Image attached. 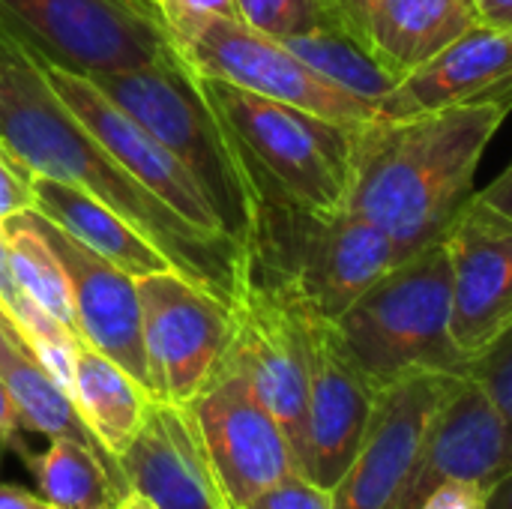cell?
Instances as JSON below:
<instances>
[{"label": "cell", "instance_id": "5bb4252c", "mask_svg": "<svg viewBox=\"0 0 512 509\" xmlns=\"http://www.w3.org/2000/svg\"><path fill=\"white\" fill-rule=\"evenodd\" d=\"M378 390L348 354L333 321L309 318V417L303 474L333 489L354 462Z\"/></svg>", "mask_w": 512, "mask_h": 509}, {"label": "cell", "instance_id": "ffe728a7", "mask_svg": "<svg viewBox=\"0 0 512 509\" xmlns=\"http://www.w3.org/2000/svg\"><path fill=\"white\" fill-rule=\"evenodd\" d=\"M483 24L474 0H381L369 18V48L399 81Z\"/></svg>", "mask_w": 512, "mask_h": 509}, {"label": "cell", "instance_id": "74e56055", "mask_svg": "<svg viewBox=\"0 0 512 509\" xmlns=\"http://www.w3.org/2000/svg\"><path fill=\"white\" fill-rule=\"evenodd\" d=\"M486 509H512V471L510 474H504V477L492 486L489 507Z\"/></svg>", "mask_w": 512, "mask_h": 509}, {"label": "cell", "instance_id": "7c38bea8", "mask_svg": "<svg viewBox=\"0 0 512 509\" xmlns=\"http://www.w3.org/2000/svg\"><path fill=\"white\" fill-rule=\"evenodd\" d=\"M36 60L51 90L141 186H147L159 201H165L177 216H183L198 231L225 237L198 180L159 138H153L138 120H132L117 102H111L90 75L57 63L39 42Z\"/></svg>", "mask_w": 512, "mask_h": 509}, {"label": "cell", "instance_id": "603a6c76", "mask_svg": "<svg viewBox=\"0 0 512 509\" xmlns=\"http://www.w3.org/2000/svg\"><path fill=\"white\" fill-rule=\"evenodd\" d=\"M285 48H291L306 66H312L318 75L333 81L336 87L354 93L357 99L369 105H381L399 84L396 75L384 69V63L375 57L366 39H360L345 24H321L306 33L279 39Z\"/></svg>", "mask_w": 512, "mask_h": 509}, {"label": "cell", "instance_id": "ba28073f", "mask_svg": "<svg viewBox=\"0 0 512 509\" xmlns=\"http://www.w3.org/2000/svg\"><path fill=\"white\" fill-rule=\"evenodd\" d=\"M177 51L195 72L207 78L228 81L249 93L303 108L327 120L369 123L378 117L375 105L336 87L279 39L264 36L237 18H204L177 45Z\"/></svg>", "mask_w": 512, "mask_h": 509}, {"label": "cell", "instance_id": "277c9868", "mask_svg": "<svg viewBox=\"0 0 512 509\" xmlns=\"http://www.w3.org/2000/svg\"><path fill=\"white\" fill-rule=\"evenodd\" d=\"M453 267L444 240L396 261L336 321V330L375 390L414 375H468L453 333Z\"/></svg>", "mask_w": 512, "mask_h": 509}, {"label": "cell", "instance_id": "7402d4cb", "mask_svg": "<svg viewBox=\"0 0 512 509\" xmlns=\"http://www.w3.org/2000/svg\"><path fill=\"white\" fill-rule=\"evenodd\" d=\"M18 456L27 465L39 495L54 509H120L129 495L117 462L93 444L51 438L45 450H18Z\"/></svg>", "mask_w": 512, "mask_h": 509}, {"label": "cell", "instance_id": "2e32d148", "mask_svg": "<svg viewBox=\"0 0 512 509\" xmlns=\"http://www.w3.org/2000/svg\"><path fill=\"white\" fill-rule=\"evenodd\" d=\"M117 468L129 492H138L153 509H234L189 405L153 399Z\"/></svg>", "mask_w": 512, "mask_h": 509}, {"label": "cell", "instance_id": "52a82bcc", "mask_svg": "<svg viewBox=\"0 0 512 509\" xmlns=\"http://www.w3.org/2000/svg\"><path fill=\"white\" fill-rule=\"evenodd\" d=\"M63 66L84 75L183 57L153 0H0Z\"/></svg>", "mask_w": 512, "mask_h": 509}, {"label": "cell", "instance_id": "f546056e", "mask_svg": "<svg viewBox=\"0 0 512 509\" xmlns=\"http://www.w3.org/2000/svg\"><path fill=\"white\" fill-rule=\"evenodd\" d=\"M0 303L6 306L12 324L18 327L21 339L39 327L48 315L39 303H33L18 285H15V276H12V264H9V249H6V240H3V231H0ZM27 345V342H24Z\"/></svg>", "mask_w": 512, "mask_h": 509}, {"label": "cell", "instance_id": "d590c367", "mask_svg": "<svg viewBox=\"0 0 512 509\" xmlns=\"http://www.w3.org/2000/svg\"><path fill=\"white\" fill-rule=\"evenodd\" d=\"M480 21L489 27L512 30V0H474Z\"/></svg>", "mask_w": 512, "mask_h": 509}, {"label": "cell", "instance_id": "6da1fadb", "mask_svg": "<svg viewBox=\"0 0 512 509\" xmlns=\"http://www.w3.org/2000/svg\"><path fill=\"white\" fill-rule=\"evenodd\" d=\"M507 114L501 105H462L363 123L345 210L375 225L399 261L444 240L477 195L480 159Z\"/></svg>", "mask_w": 512, "mask_h": 509}, {"label": "cell", "instance_id": "8992f818", "mask_svg": "<svg viewBox=\"0 0 512 509\" xmlns=\"http://www.w3.org/2000/svg\"><path fill=\"white\" fill-rule=\"evenodd\" d=\"M135 288L153 396L189 405L234 342V309L177 270L141 276Z\"/></svg>", "mask_w": 512, "mask_h": 509}, {"label": "cell", "instance_id": "d6986e66", "mask_svg": "<svg viewBox=\"0 0 512 509\" xmlns=\"http://www.w3.org/2000/svg\"><path fill=\"white\" fill-rule=\"evenodd\" d=\"M30 198L33 213L51 219L69 237H75L132 279L174 270L168 255L156 249L138 228H132L123 216H117L111 207L81 189L48 177H30Z\"/></svg>", "mask_w": 512, "mask_h": 509}, {"label": "cell", "instance_id": "e0dca14e", "mask_svg": "<svg viewBox=\"0 0 512 509\" xmlns=\"http://www.w3.org/2000/svg\"><path fill=\"white\" fill-rule=\"evenodd\" d=\"M33 213V210H30ZM42 237L57 252L63 273L69 279L72 306H75V333L84 345L111 357L123 366L141 387L153 393L144 330H141V300L135 279L120 267L108 264L102 255L69 237L51 219L33 213Z\"/></svg>", "mask_w": 512, "mask_h": 509}, {"label": "cell", "instance_id": "83f0119b", "mask_svg": "<svg viewBox=\"0 0 512 509\" xmlns=\"http://www.w3.org/2000/svg\"><path fill=\"white\" fill-rule=\"evenodd\" d=\"M243 509H333V489H324L312 477L294 471Z\"/></svg>", "mask_w": 512, "mask_h": 509}, {"label": "cell", "instance_id": "f35d334b", "mask_svg": "<svg viewBox=\"0 0 512 509\" xmlns=\"http://www.w3.org/2000/svg\"><path fill=\"white\" fill-rule=\"evenodd\" d=\"M0 327H3V333H6L18 348H24V351H27V345H24V339H21L18 327L12 324V318H9V312H6V306H3V303H0ZM27 354H30V351H27Z\"/></svg>", "mask_w": 512, "mask_h": 509}, {"label": "cell", "instance_id": "cb8c5ba5", "mask_svg": "<svg viewBox=\"0 0 512 509\" xmlns=\"http://www.w3.org/2000/svg\"><path fill=\"white\" fill-rule=\"evenodd\" d=\"M0 381L6 384V390L15 402L21 429L42 435L48 441L51 438H75V441L99 447L96 438L90 435V429L84 426L72 396L33 360V354H27L21 348H9L0 357Z\"/></svg>", "mask_w": 512, "mask_h": 509}, {"label": "cell", "instance_id": "5b68a950", "mask_svg": "<svg viewBox=\"0 0 512 509\" xmlns=\"http://www.w3.org/2000/svg\"><path fill=\"white\" fill-rule=\"evenodd\" d=\"M198 84L234 132L258 198L336 213L348 204L351 156L363 123H339L198 72Z\"/></svg>", "mask_w": 512, "mask_h": 509}, {"label": "cell", "instance_id": "e575fe53", "mask_svg": "<svg viewBox=\"0 0 512 509\" xmlns=\"http://www.w3.org/2000/svg\"><path fill=\"white\" fill-rule=\"evenodd\" d=\"M0 509H54L42 495L27 492L15 483H0Z\"/></svg>", "mask_w": 512, "mask_h": 509}, {"label": "cell", "instance_id": "d4e9b609", "mask_svg": "<svg viewBox=\"0 0 512 509\" xmlns=\"http://www.w3.org/2000/svg\"><path fill=\"white\" fill-rule=\"evenodd\" d=\"M0 231H3L6 249H9V264H12L15 285L33 303H39L48 315H54L63 327H69L75 333V306H72L69 279L63 273V264H60L57 252L42 237L33 213L24 210V213H15V216L3 219Z\"/></svg>", "mask_w": 512, "mask_h": 509}, {"label": "cell", "instance_id": "f1b7e54d", "mask_svg": "<svg viewBox=\"0 0 512 509\" xmlns=\"http://www.w3.org/2000/svg\"><path fill=\"white\" fill-rule=\"evenodd\" d=\"M159 9L174 45H180L204 18L219 15V18H237V3L234 0H153Z\"/></svg>", "mask_w": 512, "mask_h": 509}, {"label": "cell", "instance_id": "d6a6232c", "mask_svg": "<svg viewBox=\"0 0 512 509\" xmlns=\"http://www.w3.org/2000/svg\"><path fill=\"white\" fill-rule=\"evenodd\" d=\"M381 6V0H336V9L345 21V27H351L360 39H366L369 30V18L372 12ZM369 42V39H366Z\"/></svg>", "mask_w": 512, "mask_h": 509}, {"label": "cell", "instance_id": "8d00e7d4", "mask_svg": "<svg viewBox=\"0 0 512 509\" xmlns=\"http://www.w3.org/2000/svg\"><path fill=\"white\" fill-rule=\"evenodd\" d=\"M0 432L15 441V435L21 432V423H18V411H15V402L6 390V384L0 381Z\"/></svg>", "mask_w": 512, "mask_h": 509}, {"label": "cell", "instance_id": "9a60e30c", "mask_svg": "<svg viewBox=\"0 0 512 509\" xmlns=\"http://www.w3.org/2000/svg\"><path fill=\"white\" fill-rule=\"evenodd\" d=\"M507 459V423L489 390L468 372L441 402L396 509L420 504L450 480L495 486Z\"/></svg>", "mask_w": 512, "mask_h": 509}, {"label": "cell", "instance_id": "ac0fdd59", "mask_svg": "<svg viewBox=\"0 0 512 509\" xmlns=\"http://www.w3.org/2000/svg\"><path fill=\"white\" fill-rule=\"evenodd\" d=\"M462 105L512 111V30L477 24L396 84L378 117H411Z\"/></svg>", "mask_w": 512, "mask_h": 509}, {"label": "cell", "instance_id": "8fae6325", "mask_svg": "<svg viewBox=\"0 0 512 509\" xmlns=\"http://www.w3.org/2000/svg\"><path fill=\"white\" fill-rule=\"evenodd\" d=\"M459 375L414 372L378 390L363 444L333 486V509H396L423 438Z\"/></svg>", "mask_w": 512, "mask_h": 509}, {"label": "cell", "instance_id": "44dd1931", "mask_svg": "<svg viewBox=\"0 0 512 509\" xmlns=\"http://www.w3.org/2000/svg\"><path fill=\"white\" fill-rule=\"evenodd\" d=\"M153 399L156 396L141 387L123 366H117L96 348L78 342L72 402L96 444L114 462L141 432Z\"/></svg>", "mask_w": 512, "mask_h": 509}, {"label": "cell", "instance_id": "1f68e13d", "mask_svg": "<svg viewBox=\"0 0 512 509\" xmlns=\"http://www.w3.org/2000/svg\"><path fill=\"white\" fill-rule=\"evenodd\" d=\"M492 486L471 483V480H450L438 486L420 509H486L489 507Z\"/></svg>", "mask_w": 512, "mask_h": 509}, {"label": "cell", "instance_id": "836d02e7", "mask_svg": "<svg viewBox=\"0 0 512 509\" xmlns=\"http://www.w3.org/2000/svg\"><path fill=\"white\" fill-rule=\"evenodd\" d=\"M477 198H480L483 204L495 207L498 213H504V216H510L512 219V162L510 168H507L495 183H489L483 192H477Z\"/></svg>", "mask_w": 512, "mask_h": 509}, {"label": "cell", "instance_id": "ab89813d", "mask_svg": "<svg viewBox=\"0 0 512 509\" xmlns=\"http://www.w3.org/2000/svg\"><path fill=\"white\" fill-rule=\"evenodd\" d=\"M120 509H153L138 492H129L126 498H123V504H120Z\"/></svg>", "mask_w": 512, "mask_h": 509}, {"label": "cell", "instance_id": "b9f144b4", "mask_svg": "<svg viewBox=\"0 0 512 509\" xmlns=\"http://www.w3.org/2000/svg\"><path fill=\"white\" fill-rule=\"evenodd\" d=\"M9 447H12V441L0 432V465H3V456H6V450H9Z\"/></svg>", "mask_w": 512, "mask_h": 509}, {"label": "cell", "instance_id": "30bf717a", "mask_svg": "<svg viewBox=\"0 0 512 509\" xmlns=\"http://www.w3.org/2000/svg\"><path fill=\"white\" fill-rule=\"evenodd\" d=\"M189 408L234 509H243L261 492L300 471L288 435L261 405L246 372L228 354Z\"/></svg>", "mask_w": 512, "mask_h": 509}, {"label": "cell", "instance_id": "484cf974", "mask_svg": "<svg viewBox=\"0 0 512 509\" xmlns=\"http://www.w3.org/2000/svg\"><path fill=\"white\" fill-rule=\"evenodd\" d=\"M234 3L246 27L273 39H288L333 21L345 24L336 9V0H234Z\"/></svg>", "mask_w": 512, "mask_h": 509}, {"label": "cell", "instance_id": "60d3db41", "mask_svg": "<svg viewBox=\"0 0 512 509\" xmlns=\"http://www.w3.org/2000/svg\"><path fill=\"white\" fill-rule=\"evenodd\" d=\"M9 348H18V345H15V342H12V339H9V336L3 333V327H0V357H3V354H6ZM21 351H24V348H21Z\"/></svg>", "mask_w": 512, "mask_h": 509}, {"label": "cell", "instance_id": "4316f807", "mask_svg": "<svg viewBox=\"0 0 512 509\" xmlns=\"http://www.w3.org/2000/svg\"><path fill=\"white\" fill-rule=\"evenodd\" d=\"M471 375L489 390L507 423V459L501 471L504 477L512 471V330H507L480 360L471 363Z\"/></svg>", "mask_w": 512, "mask_h": 509}, {"label": "cell", "instance_id": "7a4b0ae2", "mask_svg": "<svg viewBox=\"0 0 512 509\" xmlns=\"http://www.w3.org/2000/svg\"><path fill=\"white\" fill-rule=\"evenodd\" d=\"M396 261V246L351 210L324 213L276 198H258L240 246V273L333 324Z\"/></svg>", "mask_w": 512, "mask_h": 509}, {"label": "cell", "instance_id": "9c48e42d", "mask_svg": "<svg viewBox=\"0 0 512 509\" xmlns=\"http://www.w3.org/2000/svg\"><path fill=\"white\" fill-rule=\"evenodd\" d=\"M228 357L246 372L261 405L288 435L297 465L306 456L309 417V315L279 291L240 273Z\"/></svg>", "mask_w": 512, "mask_h": 509}, {"label": "cell", "instance_id": "4fadbf2b", "mask_svg": "<svg viewBox=\"0 0 512 509\" xmlns=\"http://www.w3.org/2000/svg\"><path fill=\"white\" fill-rule=\"evenodd\" d=\"M444 243L453 267L450 333L474 363L512 330V219L474 195Z\"/></svg>", "mask_w": 512, "mask_h": 509}, {"label": "cell", "instance_id": "4dcf8cb0", "mask_svg": "<svg viewBox=\"0 0 512 509\" xmlns=\"http://www.w3.org/2000/svg\"><path fill=\"white\" fill-rule=\"evenodd\" d=\"M30 207V174L0 147V222Z\"/></svg>", "mask_w": 512, "mask_h": 509}, {"label": "cell", "instance_id": "3957f363", "mask_svg": "<svg viewBox=\"0 0 512 509\" xmlns=\"http://www.w3.org/2000/svg\"><path fill=\"white\" fill-rule=\"evenodd\" d=\"M90 78L186 165L207 195L225 237L243 246L255 216L258 186L234 132L201 90L198 72L183 57H168L123 72H96Z\"/></svg>", "mask_w": 512, "mask_h": 509}]
</instances>
